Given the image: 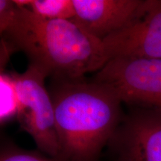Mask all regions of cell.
Here are the masks:
<instances>
[{
    "mask_svg": "<svg viewBox=\"0 0 161 161\" xmlns=\"http://www.w3.org/2000/svg\"><path fill=\"white\" fill-rule=\"evenodd\" d=\"M92 80L111 90L122 103L161 111V59L113 58Z\"/></svg>",
    "mask_w": 161,
    "mask_h": 161,
    "instance_id": "cell-4",
    "label": "cell"
},
{
    "mask_svg": "<svg viewBox=\"0 0 161 161\" xmlns=\"http://www.w3.org/2000/svg\"><path fill=\"white\" fill-rule=\"evenodd\" d=\"M1 123H5L14 116H17L18 100L14 80L11 73H1Z\"/></svg>",
    "mask_w": 161,
    "mask_h": 161,
    "instance_id": "cell-9",
    "label": "cell"
},
{
    "mask_svg": "<svg viewBox=\"0 0 161 161\" xmlns=\"http://www.w3.org/2000/svg\"><path fill=\"white\" fill-rule=\"evenodd\" d=\"M75 22L101 41L131 23L143 9L146 0H72Z\"/></svg>",
    "mask_w": 161,
    "mask_h": 161,
    "instance_id": "cell-7",
    "label": "cell"
},
{
    "mask_svg": "<svg viewBox=\"0 0 161 161\" xmlns=\"http://www.w3.org/2000/svg\"><path fill=\"white\" fill-rule=\"evenodd\" d=\"M102 42L106 63L116 58L161 59V0H146L135 19Z\"/></svg>",
    "mask_w": 161,
    "mask_h": 161,
    "instance_id": "cell-6",
    "label": "cell"
},
{
    "mask_svg": "<svg viewBox=\"0 0 161 161\" xmlns=\"http://www.w3.org/2000/svg\"><path fill=\"white\" fill-rule=\"evenodd\" d=\"M107 147L112 161H161V111L135 108Z\"/></svg>",
    "mask_w": 161,
    "mask_h": 161,
    "instance_id": "cell-5",
    "label": "cell"
},
{
    "mask_svg": "<svg viewBox=\"0 0 161 161\" xmlns=\"http://www.w3.org/2000/svg\"><path fill=\"white\" fill-rule=\"evenodd\" d=\"M11 75L17 95V119L20 128L31 136L40 152L58 159L60 143L53 102L45 85L47 77L29 64L23 73L14 72Z\"/></svg>",
    "mask_w": 161,
    "mask_h": 161,
    "instance_id": "cell-3",
    "label": "cell"
},
{
    "mask_svg": "<svg viewBox=\"0 0 161 161\" xmlns=\"http://www.w3.org/2000/svg\"><path fill=\"white\" fill-rule=\"evenodd\" d=\"M0 32L46 77L77 79L106 64L102 42L71 20L40 17L14 0H0Z\"/></svg>",
    "mask_w": 161,
    "mask_h": 161,
    "instance_id": "cell-1",
    "label": "cell"
},
{
    "mask_svg": "<svg viewBox=\"0 0 161 161\" xmlns=\"http://www.w3.org/2000/svg\"><path fill=\"white\" fill-rule=\"evenodd\" d=\"M14 2L18 6L26 8L44 19L74 21L75 18L72 0H14Z\"/></svg>",
    "mask_w": 161,
    "mask_h": 161,
    "instance_id": "cell-8",
    "label": "cell"
},
{
    "mask_svg": "<svg viewBox=\"0 0 161 161\" xmlns=\"http://www.w3.org/2000/svg\"><path fill=\"white\" fill-rule=\"evenodd\" d=\"M51 80L60 143L56 160L99 161L123 119L122 102L109 88L85 78Z\"/></svg>",
    "mask_w": 161,
    "mask_h": 161,
    "instance_id": "cell-2",
    "label": "cell"
},
{
    "mask_svg": "<svg viewBox=\"0 0 161 161\" xmlns=\"http://www.w3.org/2000/svg\"><path fill=\"white\" fill-rule=\"evenodd\" d=\"M0 161H58L43 153L25 150L9 141H4L0 151Z\"/></svg>",
    "mask_w": 161,
    "mask_h": 161,
    "instance_id": "cell-10",
    "label": "cell"
}]
</instances>
